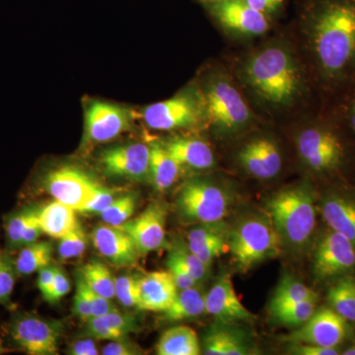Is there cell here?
Instances as JSON below:
<instances>
[{"instance_id":"21","label":"cell","mask_w":355,"mask_h":355,"mask_svg":"<svg viewBox=\"0 0 355 355\" xmlns=\"http://www.w3.org/2000/svg\"><path fill=\"white\" fill-rule=\"evenodd\" d=\"M178 287L169 270H157L139 277L137 309L164 312L176 298Z\"/></svg>"},{"instance_id":"32","label":"cell","mask_w":355,"mask_h":355,"mask_svg":"<svg viewBox=\"0 0 355 355\" xmlns=\"http://www.w3.org/2000/svg\"><path fill=\"white\" fill-rule=\"evenodd\" d=\"M80 275L87 286L96 293L110 300L114 297V277L101 261H89L80 270Z\"/></svg>"},{"instance_id":"38","label":"cell","mask_w":355,"mask_h":355,"mask_svg":"<svg viewBox=\"0 0 355 355\" xmlns=\"http://www.w3.org/2000/svg\"><path fill=\"white\" fill-rule=\"evenodd\" d=\"M15 261L11 260L7 254H0V302H6L12 294L15 286Z\"/></svg>"},{"instance_id":"46","label":"cell","mask_w":355,"mask_h":355,"mask_svg":"<svg viewBox=\"0 0 355 355\" xmlns=\"http://www.w3.org/2000/svg\"><path fill=\"white\" fill-rule=\"evenodd\" d=\"M291 352L299 355H338L342 354L343 347H326L311 343H291Z\"/></svg>"},{"instance_id":"20","label":"cell","mask_w":355,"mask_h":355,"mask_svg":"<svg viewBox=\"0 0 355 355\" xmlns=\"http://www.w3.org/2000/svg\"><path fill=\"white\" fill-rule=\"evenodd\" d=\"M205 312L225 321H251L253 315L242 304L232 282L221 277L205 296Z\"/></svg>"},{"instance_id":"53","label":"cell","mask_w":355,"mask_h":355,"mask_svg":"<svg viewBox=\"0 0 355 355\" xmlns=\"http://www.w3.org/2000/svg\"><path fill=\"white\" fill-rule=\"evenodd\" d=\"M343 355H355V331H352L349 340L343 345Z\"/></svg>"},{"instance_id":"42","label":"cell","mask_w":355,"mask_h":355,"mask_svg":"<svg viewBox=\"0 0 355 355\" xmlns=\"http://www.w3.org/2000/svg\"><path fill=\"white\" fill-rule=\"evenodd\" d=\"M109 326L118 331L121 335L127 336L128 334L135 331L137 329V321L130 315L123 314L116 309L111 311L108 314L101 316Z\"/></svg>"},{"instance_id":"6","label":"cell","mask_w":355,"mask_h":355,"mask_svg":"<svg viewBox=\"0 0 355 355\" xmlns=\"http://www.w3.org/2000/svg\"><path fill=\"white\" fill-rule=\"evenodd\" d=\"M280 239L272 221L253 217L243 221L229 237V251L235 265L247 272L257 263L277 256Z\"/></svg>"},{"instance_id":"3","label":"cell","mask_w":355,"mask_h":355,"mask_svg":"<svg viewBox=\"0 0 355 355\" xmlns=\"http://www.w3.org/2000/svg\"><path fill=\"white\" fill-rule=\"evenodd\" d=\"M296 149L308 171L329 181H340L355 164L354 142L327 112L298 133Z\"/></svg>"},{"instance_id":"48","label":"cell","mask_w":355,"mask_h":355,"mask_svg":"<svg viewBox=\"0 0 355 355\" xmlns=\"http://www.w3.org/2000/svg\"><path fill=\"white\" fill-rule=\"evenodd\" d=\"M141 354V350L133 345V343L125 340V338L121 340H110L108 345H105L102 349V354L104 355H137Z\"/></svg>"},{"instance_id":"11","label":"cell","mask_w":355,"mask_h":355,"mask_svg":"<svg viewBox=\"0 0 355 355\" xmlns=\"http://www.w3.org/2000/svg\"><path fill=\"white\" fill-rule=\"evenodd\" d=\"M352 331V324L327 305L317 308L305 324L287 336V340L343 349Z\"/></svg>"},{"instance_id":"34","label":"cell","mask_w":355,"mask_h":355,"mask_svg":"<svg viewBox=\"0 0 355 355\" xmlns=\"http://www.w3.org/2000/svg\"><path fill=\"white\" fill-rule=\"evenodd\" d=\"M137 207V200L133 196H123L116 198L110 207L100 214L102 220L108 225L121 226L130 220Z\"/></svg>"},{"instance_id":"36","label":"cell","mask_w":355,"mask_h":355,"mask_svg":"<svg viewBox=\"0 0 355 355\" xmlns=\"http://www.w3.org/2000/svg\"><path fill=\"white\" fill-rule=\"evenodd\" d=\"M114 297L125 307L139 308V277L127 275L114 279Z\"/></svg>"},{"instance_id":"23","label":"cell","mask_w":355,"mask_h":355,"mask_svg":"<svg viewBox=\"0 0 355 355\" xmlns=\"http://www.w3.org/2000/svg\"><path fill=\"white\" fill-rule=\"evenodd\" d=\"M38 218L44 234L55 239H62L80 226L76 210L55 200L38 210Z\"/></svg>"},{"instance_id":"51","label":"cell","mask_w":355,"mask_h":355,"mask_svg":"<svg viewBox=\"0 0 355 355\" xmlns=\"http://www.w3.org/2000/svg\"><path fill=\"white\" fill-rule=\"evenodd\" d=\"M53 279H55V268L48 266V268L40 270L38 287L44 299L48 297L49 294H50Z\"/></svg>"},{"instance_id":"9","label":"cell","mask_w":355,"mask_h":355,"mask_svg":"<svg viewBox=\"0 0 355 355\" xmlns=\"http://www.w3.org/2000/svg\"><path fill=\"white\" fill-rule=\"evenodd\" d=\"M203 116H205V112L202 95H177L150 105L144 111L146 125L163 132L193 127Z\"/></svg>"},{"instance_id":"39","label":"cell","mask_w":355,"mask_h":355,"mask_svg":"<svg viewBox=\"0 0 355 355\" xmlns=\"http://www.w3.org/2000/svg\"><path fill=\"white\" fill-rule=\"evenodd\" d=\"M34 210H26L9 219L6 224V234L8 241L13 246H21L23 233L30 221Z\"/></svg>"},{"instance_id":"55","label":"cell","mask_w":355,"mask_h":355,"mask_svg":"<svg viewBox=\"0 0 355 355\" xmlns=\"http://www.w3.org/2000/svg\"><path fill=\"white\" fill-rule=\"evenodd\" d=\"M4 352L3 347H2V343L1 340H0V354H2V352Z\"/></svg>"},{"instance_id":"5","label":"cell","mask_w":355,"mask_h":355,"mask_svg":"<svg viewBox=\"0 0 355 355\" xmlns=\"http://www.w3.org/2000/svg\"><path fill=\"white\" fill-rule=\"evenodd\" d=\"M202 95L205 116L221 135L241 132L253 123V112L232 79L222 70L209 76Z\"/></svg>"},{"instance_id":"18","label":"cell","mask_w":355,"mask_h":355,"mask_svg":"<svg viewBox=\"0 0 355 355\" xmlns=\"http://www.w3.org/2000/svg\"><path fill=\"white\" fill-rule=\"evenodd\" d=\"M237 161L248 174L260 180L272 179L282 167L279 146L266 137H256L244 144L238 153Z\"/></svg>"},{"instance_id":"29","label":"cell","mask_w":355,"mask_h":355,"mask_svg":"<svg viewBox=\"0 0 355 355\" xmlns=\"http://www.w3.org/2000/svg\"><path fill=\"white\" fill-rule=\"evenodd\" d=\"M53 246L49 242H35L26 245L15 260L18 275H29L50 266Z\"/></svg>"},{"instance_id":"40","label":"cell","mask_w":355,"mask_h":355,"mask_svg":"<svg viewBox=\"0 0 355 355\" xmlns=\"http://www.w3.org/2000/svg\"><path fill=\"white\" fill-rule=\"evenodd\" d=\"M114 200L116 198L114 197V193L99 184L85 205H83L80 212H92V214H100L110 207Z\"/></svg>"},{"instance_id":"37","label":"cell","mask_w":355,"mask_h":355,"mask_svg":"<svg viewBox=\"0 0 355 355\" xmlns=\"http://www.w3.org/2000/svg\"><path fill=\"white\" fill-rule=\"evenodd\" d=\"M60 240L58 254L62 260L79 258L85 252L87 239L80 226Z\"/></svg>"},{"instance_id":"49","label":"cell","mask_w":355,"mask_h":355,"mask_svg":"<svg viewBox=\"0 0 355 355\" xmlns=\"http://www.w3.org/2000/svg\"><path fill=\"white\" fill-rule=\"evenodd\" d=\"M42 234H44V232L43 229L41 227V224H40L38 211H35L34 210L31 219L28 222L24 233H23L21 246H26V245L38 241Z\"/></svg>"},{"instance_id":"2","label":"cell","mask_w":355,"mask_h":355,"mask_svg":"<svg viewBox=\"0 0 355 355\" xmlns=\"http://www.w3.org/2000/svg\"><path fill=\"white\" fill-rule=\"evenodd\" d=\"M240 76L261 104L284 111L305 97L310 74L288 44L275 41L250 53L242 62Z\"/></svg>"},{"instance_id":"52","label":"cell","mask_w":355,"mask_h":355,"mask_svg":"<svg viewBox=\"0 0 355 355\" xmlns=\"http://www.w3.org/2000/svg\"><path fill=\"white\" fill-rule=\"evenodd\" d=\"M246 1L253 8L268 16L279 10L284 0H246Z\"/></svg>"},{"instance_id":"30","label":"cell","mask_w":355,"mask_h":355,"mask_svg":"<svg viewBox=\"0 0 355 355\" xmlns=\"http://www.w3.org/2000/svg\"><path fill=\"white\" fill-rule=\"evenodd\" d=\"M328 102L327 113L335 119L355 144V85Z\"/></svg>"},{"instance_id":"15","label":"cell","mask_w":355,"mask_h":355,"mask_svg":"<svg viewBox=\"0 0 355 355\" xmlns=\"http://www.w3.org/2000/svg\"><path fill=\"white\" fill-rule=\"evenodd\" d=\"M149 162L150 146L144 144L113 147L105 150L100 157L107 174L137 182L150 181Z\"/></svg>"},{"instance_id":"47","label":"cell","mask_w":355,"mask_h":355,"mask_svg":"<svg viewBox=\"0 0 355 355\" xmlns=\"http://www.w3.org/2000/svg\"><path fill=\"white\" fill-rule=\"evenodd\" d=\"M69 291L70 284L67 275L60 268H55V279H53V287H51L50 294L46 300L51 303L58 302L60 299L64 298Z\"/></svg>"},{"instance_id":"50","label":"cell","mask_w":355,"mask_h":355,"mask_svg":"<svg viewBox=\"0 0 355 355\" xmlns=\"http://www.w3.org/2000/svg\"><path fill=\"white\" fill-rule=\"evenodd\" d=\"M69 354L71 355H97L99 354V349H98L94 340L85 338V340H76V343H72Z\"/></svg>"},{"instance_id":"54","label":"cell","mask_w":355,"mask_h":355,"mask_svg":"<svg viewBox=\"0 0 355 355\" xmlns=\"http://www.w3.org/2000/svg\"><path fill=\"white\" fill-rule=\"evenodd\" d=\"M205 1L209 2V3H216V2L224 1V0H205Z\"/></svg>"},{"instance_id":"8","label":"cell","mask_w":355,"mask_h":355,"mask_svg":"<svg viewBox=\"0 0 355 355\" xmlns=\"http://www.w3.org/2000/svg\"><path fill=\"white\" fill-rule=\"evenodd\" d=\"M313 275L320 282L355 275V245L345 236L327 227L313 252Z\"/></svg>"},{"instance_id":"4","label":"cell","mask_w":355,"mask_h":355,"mask_svg":"<svg viewBox=\"0 0 355 355\" xmlns=\"http://www.w3.org/2000/svg\"><path fill=\"white\" fill-rule=\"evenodd\" d=\"M316 191L309 184L286 189L268 203L270 221L282 241L292 247H304L317 226Z\"/></svg>"},{"instance_id":"24","label":"cell","mask_w":355,"mask_h":355,"mask_svg":"<svg viewBox=\"0 0 355 355\" xmlns=\"http://www.w3.org/2000/svg\"><path fill=\"white\" fill-rule=\"evenodd\" d=\"M181 168L162 144H151L149 177L156 190L165 191L171 188L179 178Z\"/></svg>"},{"instance_id":"13","label":"cell","mask_w":355,"mask_h":355,"mask_svg":"<svg viewBox=\"0 0 355 355\" xmlns=\"http://www.w3.org/2000/svg\"><path fill=\"white\" fill-rule=\"evenodd\" d=\"M209 4L212 15L231 34L253 38L270 29L268 16L253 8L246 0H224Z\"/></svg>"},{"instance_id":"31","label":"cell","mask_w":355,"mask_h":355,"mask_svg":"<svg viewBox=\"0 0 355 355\" xmlns=\"http://www.w3.org/2000/svg\"><path fill=\"white\" fill-rule=\"evenodd\" d=\"M305 300H319L317 292L305 286L302 282L292 279L284 277L279 282L275 294H273L270 310L291 303L300 302Z\"/></svg>"},{"instance_id":"1","label":"cell","mask_w":355,"mask_h":355,"mask_svg":"<svg viewBox=\"0 0 355 355\" xmlns=\"http://www.w3.org/2000/svg\"><path fill=\"white\" fill-rule=\"evenodd\" d=\"M299 36L312 83L327 101L355 85V0H305Z\"/></svg>"},{"instance_id":"33","label":"cell","mask_w":355,"mask_h":355,"mask_svg":"<svg viewBox=\"0 0 355 355\" xmlns=\"http://www.w3.org/2000/svg\"><path fill=\"white\" fill-rule=\"evenodd\" d=\"M318 301L305 300L280 306L270 310L277 321L286 326L300 327L312 317L317 309Z\"/></svg>"},{"instance_id":"7","label":"cell","mask_w":355,"mask_h":355,"mask_svg":"<svg viewBox=\"0 0 355 355\" xmlns=\"http://www.w3.org/2000/svg\"><path fill=\"white\" fill-rule=\"evenodd\" d=\"M231 202L230 195L225 189L200 179L187 182L176 200L182 216L202 224H216L223 220Z\"/></svg>"},{"instance_id":"44","label":"cell","mask_w":355,"mask_h":355,"mask_svg":"<svg viewBox=\"0 0 355 355\" xmlns=\"http://www.w3.org/2000/svg\"><path fill=\"white\" fill-rule=\"evenodd\" d=\"M166 265H167L168 270L171 273L173 279H174L179 291L191 288V287L197 286L198 280H196L195 277L184 266L180 265L170 254H168Z\"/></svg>"},{"instance_id":"16","label":"cell","mask_w":355,"mask_h":355,"mask_svg":"<svg viewBox=\"0 0 355 355\" xmlns=\"http://www.w3.org/2000/svg\"><path fill=\"white\" fill-rule=\"evenodd\" d=\"M166 209L161 203L153 202L137 218L118 226L128 233L135 242L140 256L158 251L165 244Z\"/></svg>"},{"instance_id":"43","label":"cell","mask_w":355,"mask_h":355,"mask_svg":"<svg viewBox=\"0 0 355 355\" xmlns=\"http://www.w3.org/2000/svg\"><path fill=\"white\" fill-rule=\"evenodd\" d=\"M89 335L96 340H116L125 338L118 331L109 326L101 317H93L87 322Z\"/></svg>"},{"instance_id":"26","label":"cell","mask_w":355,"mask_h":355,"mask_svg":"<svg viewBox=\"0 0 355 355\" xmlns=\"http://www.w3.org/2000/svg\"><path fill=\"white\" fill-rule=\"evenodd\" d=\"M326 299L329 307L355 326V275H345L331 282Z\"/></svg>"},{"instance_id":"17","label":"cell","mask_w":355,"mask_h":355,"mask_svg":"<svg viewBox=\"0 0 355 355\" xmlns=\"http://www.w3.org/2000/svg\"><path fill=\"white\" fill-rule=\"evenodd\" d=\"M130 127V114L123 107L95 101L85 113V140L90 144L110 141Z\"/></svg>"},{"instance_id":"28","label":"cell","mask_w":355,"mask_h":355,"mask_svg":"<svg viewBox=\"0 0 355 355\" xmlns=\"http://www.w3.org/2000/svg\"><path fill=\"white\" fill-rule=\"evenodd\" d=\"M205 312V296L195 287L178 291L171 306L164 311L168 322H179L200 317Z\"/></svg>"},{"instance_id":"35","label":"cell","mask_w":355,"mask_h":355,"mask_svg":"<svg viewBox=\"0 0 355 355\" xmlns=\"http://www.w3.org/2000/svg\"><path fill=\"white\" fill-rule=\"evenodd\" d=\"M170 256L173 257L182 266H184L189 272L195 277L196 280L200 282L209 273V266L205 265L200 258L193 253L188 245L184 243H178L172 248Z\"/></svg>"},{"instance_id":"41","label":"cell","mask_w":355,"mask_h":355,"mask_svg":"<svg viewBox=\"0 0 355 355\" xmlns=\"http://www.w3.org/2000/svg\"><path fill=\"white\" fill-rule=\"evenodd\" d=\"M73 309L77 317L84 323H87L89 320L94 317L92 306H91L88 296L86 295V292L84 291L83 279H81L79 273L76 280V294H74Z\"/></svg>"},{"instance_id":"19","label":"cell","mask_w":355,"mask_h":355,"mask_svg":"<svg viewBox=\"0 0 355 355\" xmlns=\"http://www.w3.org/2000/svg\"><path fill=\"white\" fill-rule=\"evenodd\" d=\"M93 244L101 256L118 268L135 266L140 256L132 237L118 226L107 224L96 228Z\"/></svg>"},{"instance_id":"25","label":"cell","mask_w":355,"mask_h":355,"mask_svg":"<svg viewBox=\"0 0 355 355\" xmlns=\"http://www.w3.org/2000/svg\"><path fill=\"white\" fill-rule=\"evenodd\" d=\"M159 355H198L200 345L197 333L188 326L173 327L165 331L156 345Z\"/></svg>"},{"instance_id":"22","label":"cell","mask_w":355,"mask_h":355,"mask_svg":"<svg viewBox=\"0 0 355 355\" xmlns=\"http://www.w3.org/2000/svg\"><path fill=\"white\" fill-rule=\"evenodd\" d=\"M162 144L181 167L207 170L216 165L214 151L202 140L190 137H175Z\"/></svg>"},{"instance_id":"45","label":"cell","mask_w":355,"mask_h":355,"mask_svg":"<svg viewBox=\"0 0 355 355\" xmlns=\"http://www.w3.org/2000/svg\"><path fill=\"white\" fill-rule=\"evenodd\" d=\"M79 275H80L81 279H83L84 291L86 292V295L88 296L89 301H90L91 306H92L93 315H94V317L104 316V315L108 314L111 311L116 309V307H114L110 299L103 297V296L93 291L92 289L87 286V284H86L85 280L83 279L80 272H79Z\"/></svg>"},{"instance_id":"27","label":"cell","mask_w":355,"mask_h":355,"mask_svg":"<svg viewBox=\"0 0 355 355\" xmlns=\"http://www.w3.org/2000/svg\"><path fill=\"white\" fill-rule=\"evenodd\" d=\"M207 355H245L249 347L237 331L226 328H212L203 340Z\"/></svg>"},{"instance_id":"14","label":"cell","mask_w":355,"mask_h":355,"mask_svg":"<svg viewBox=\"0 0 355 355\" xmlns=\"http://www.w3.org/2000/svg\"><path fill=\"white\" fill-rule=\"evenodd\" d=\"M99 184L85 173L72 167H60L48 173L44 187L58 202L81 211Z\"/></svg>"},{"instance_id":"12","label":"cell","mask_w":355,"mask_h":355,"mask_svg":"<svg viewBox=\"0 0 355 355\" xmlns=\"http://www.w3.org/2000/svg\"><path fill=\"white\" fill-rule=\"evenodd\" d=\"M318 209L327 227L355 245V187L340 181L331 184L320 197Z\"/></svg>"},{"instance_id":"10","label":"cell","mask_w":355,"mask_h":355,"mask_svg":"<svg viewBox=\"0 0 355 355\" xmlns=\"http://www.w3.org/2000/svg\"><path fill=\"white\" fill-rule=\"evenodd\" d=\"M9 335L16 347L30 355H55L58 352L62 327L57 322L35 315L14 318Z\"/></svg>"}]
</instances>
